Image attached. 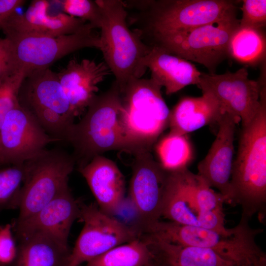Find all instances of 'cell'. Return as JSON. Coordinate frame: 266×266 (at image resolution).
I'll return each mask as SVG.
<instances>
[{
  "label": "cell",
  "mask_w": 266,
  "mask_h": 266,
  "mask_svg": "<svg viewBox=\"0 0 266 266\" xmlns=\"http://www.w3.org/2000/svg\"><path fill=\"white\" fill-rule=\"evenodd\" d=\"M238 1L137 0L123 1L127 17L143 41L158 35L187 31L237 16Z\"/></svg>",
  "instance_id": "1"
},
{
  "label": "cell",
  "mask_w": 266,
  "mask_h": 266,
  "mask_svg": "<svg viewBox=\"0 0 266 266\" xmlns=\"http://www.w3.org/2000/svg\"><path fill=\"white\" fill-rule=\"evenodd\" d=\"M260 106L247 125L242 127L236 157L233 160L229 203L239 205L249 219L260 220L266 209V88L260 95Z\"/></svg>",
  "instance_id": "2"
},
{
  "label": "cell",
  "mask_w": 266,
  "mask_h": 266,
  "mask_svg": "<svg viewBox=\"0 0 266 266\" xmlns=\"http://www.w3.org/2000/svg\"><path fill=\"white\" fill-rule=\"evenodd\" d=\"M120 91L115 81L96 95L82 119L71 127L66 140L78 168L104 152L120 150L133 154L122 125Z\"/></svg>",
  "instance_id": "3"
},
{
  "label": "cell",
  "mask_w": 266,
  "mask_h": 266,
  "mask_svg": "<svg viewBox=\"0 0 266 266\" xmlns=\"http://www.w3.org/2000/svg\"><path fill=\"white\" fill-rule=\"evenodd\" d=\"M249 219L241 214L237 225L226 233L159 220L146 235L175 244L210 249L237 266H247L266 256L255 240L263 230L252 228Z\"/></svg>",
  "instance_id": "4"
},
{
  "label": "cell",
  "mask_w": 266,
  "mask_h": 266,
  "mask_svg": "<svg viewBox=\"0 0 266 266\" xmlns=\"http://www.w3.org/2000/svg\"><path fill=\"white\" fill-rule=\"evenodd\" d=\"M102 19L100 34L104 62L120 89L130 80L142 78L147 68L143 60L150 50L139 35L129 28L123 1L97 0Z\"/></svg>",
  "instance_id": "5"
},
{
  "label": "cell",
  "mask_w": 266,
  "mask_h": 266,
  "mask_svg": "<svg viewBox=\"0 0 266 266\" xmlns=\"http://www.w3.org/2000/svg\"><path fill=\"white\" fill-rule=\"evenodd\" d=\"M152 78L132 79L120 89L121 120L133 153L151 151L168 126L170 110Z\"/></svg>",
  "instance_id": "6"
},
{
  "label": "cell",
  "mask_w": 266,
  "mask_h": 266,
  "mask_svg": "<svg viewBox=\"0 0 266 266\" xmlns=\"http://www.w3.org/2000/svg\"><path fill=\"white\" fill-rule=\"evenodd\" d=\"M75 165L71 154L58 148H46L25 162L19 213L14 225L34 215L68 186Z\"/></svg>",
  "instance_id": "7"
},
{
  "label": "cell",
  "mask_w": 266,
  "mask_h": 266,
  "mask_svg": "<svg viewBox=\"0 0 266 266\" xmlns=\"http://www.w3.org/2000/svg\"><path fill=\"white\" fill-rule=\"evenodd\" d=\"M19 100L48 134L61 142H66L75 117L57 73L46 68L26 75Z\"/></svg>",
  "instance_id": "8"
},
{
  "label": "cell",
  "mask_w": 266,
  "mask_h": 266,
  "mask_svg": "<svg viewBox=\"0 0 266 266\" xmlns=\"http://www.w3.org/2000/svg\"><path fill=\"white\" fill-rule=\"evenodd\" d=\"M239 25L236 16L185 31L153 36L144 42L200 64L209 73H215L217 66L228 57L229 43Z\"/></svg>",
  "instance_id": "9"
},
{
  "label": "cell",
  "mask_w": 266,
  "mask_h": 266,
  "mask_svg": "<svg viewBox=\"0 0 266 266\" xmlns=\"http://www.w3.org/2000/svg\"><path fill=\"white\" fill-rule=\"evenodd\" d=\"M89 25L70 34L57 36L24 35L7 38L10 41L16 68L25 76L35 70L49 68L54 62L85 48L100 49V35Z\"/></svg>",
  "instance_id": "10"
},
{
  "label": "cell",
  "mask_w": 266,
  "mask_h": 266,
  "mask_svg": "<svg viewBox=\"0 0 266 266\" xmlns=\"http://www.w3.org/2000/svg\"><path fill=\"white\" fill-rule=\"evenodd\" d=\"M84 226L66 266H79L110 249L140 237L133 229L100 210L97 204H80Z\"/></svg>",
  "instance_id": "11"
},
{
  "label": "cell",
  "mask_w": 266,
  "mask_h": 266,
  "mask_svg": "<svg viewBox=\"0 0 266 266\" xmlns=\"http://www.w3.org/2000/svg\"><path fill=\"white\" fill-rule=\"evenodd\" d=\"M133 154L129 197L136 212L141 235L160 220L170 172L162 168L151 154Z\"/></svg>",
  "instance_id": "12"
},
{
  "label": "cell",
  "mask_w": 266,
  "mask_h": 266,
  "mask_svg": "<svg viewBox=\"0 0 266 266\" xmlns=\"http://www.w3.org/2000/svg\"><path fill=\"white\" fill-rule=\"evenodd\" d=\"M197 86L223 110L239 117L242 127L251 122L260 108V83L249 79L244 67L221 74L201 72Z\"/></svg>",
  "instance_id": "13"
},
{
  "label": "cell",
  "mask_w": 266,
  "mask_h": 266,
  "mask_svg": "<svg viewBox=\"0 0 266 266\" xmlns=\"http://www.w3.org/2000/svg\"><path fill=\"white\" fill-rule=\"evenodd\" d=\"M56 142L61 141L20 105L6 115L0 127V166L22 165Z\"/></svg>",
  "instance_id": "14"
},
{
  "label": "cell",
  "mask_w": 266,
  "mask_h": 266,
  "mask_svg": "<svg viewBox=\"0 0 266 266\" xmlns=\"http://www.w3.org/2000/svg\"><path fill=\"white\" fill-rule=\"evenodd\" d=\"M51 6V1L33 0L25 13H15L6 23L2 30L5 37L70 34L91 25L62 11L52 12Z\"/></svg>",
  "instance_id": "15"
},
{
  "label": "cell",
  "mask_w": 266,
  "mask_h": 266,
  "mask_svg": "<svg viewBox=\"0 0 266 266\" xmlns=\"http://www.w3.org/2000/svg\"><path fill=\"white\" fill-rule=\"evenodd\" d=\"M240 121L239 117L223 111L217 124L216 137L208 153L198 165L197 174L210 187L218 189L227 203L231 193L235 127Z\"/></svg>",
  "instance_id": "16"
},
{
  "label": "cell",
  "mask_w": 266,
  "mask_h": 266,
  "mask_svg": "<svg viewBox=\"0 0 266 266\" xmlns=\"http://www.w3.org/2000/svg\"><path fill=\"white\" fill-rule=\"evenodd\" d=\"M79 214L80 204L67 186L34 215L14 225L16 238L40 233L68 246L70 230Z\"/></svg>",
  "instance_id": "17"
},
{
  "label": "cell",
  "mask_w": 266,
  "mask_h": 266,
  "mask_svg": "<svg viewBox=\"0 0 266 266\" xmlns=\"http://www.w3.org/2000/svg\"><path fill=\"white\" fill-rule=\"evenodd\" d=\"M111 74L104 61L88 59H72L57 73L75 118L86 110L99 90V85Z\"/></svg>",
  "instance_id": "18"
},
{
  "label": "cell",
  "mask_w": 266,
  "mask_h": 266,
  "mask_svg": "<svg viewBox=\"0 0 266 266\" xmlns=\"http://www.w3.org/2000/svg\"><path fill=\"white\" fill-rule=\"evenodd\" d=\"M78 170L86 180L100 210L113 216L125 199L124 177L116 164L98 155Z\"/></svg>",
  "instance_id": "19"
},
{
  "label": "cell",
  "mask_w": 266,
  "mask_h": 266,
  "mask_svg": "<svg viewBox=\"0 0 266 266\" xmlns=\"http://www.w3.org/2000/svg\"><path fill=\"white\" fill-rule=\"evenodd\" d=\"M195 175L188 168L170 172L162 216L180 225L210 229L209 221L194 198Z\"/></svg>",
  "instance_id": "20"
},
{
  "label": "cell",
  "mask_w": 266,
  "mask_h": 266,
  "mask_svg": "<svg viewBox=\"0 0 266 266\" xmlns=\"http://www.w3.org/2000/svg\"><path fill=\"white\" fill-rule=\"evenodd\" d=\"M143 60V65L151 71V77L167 95L176 93L187 86L198 85L201 72L190 61L156 46Z\"/></svg>",
  "instance_id": "21"
},
{
  "label": "cell",
  "mask_w": 266,
  "mask_h": 266,
  "mask_svg": "<svg viewBox=\"0 0 266 266\" xmlns=\"http://www.w3.org/2000/svg\"><path fill=\"white\" fill-rule=\"evenodd\" d=\"M224 110L208 94L181 98L170 110L169 132L181 135L218 122Z\"/></svg>",
  "instance_id": "22"
},
{
  "label": "cell",
  "mask_w": 266,
  "mask_h": 266,
  "mask_svg": "<svg viewBox=\"0 0 266 266\" xmlns=\"http://www.w3.org/2000/svg\"><path fill=\"white\" fill-rule=\"evenodd\" d=\"M159 266H237L205 248L175 244L143 236Z\"/></svg>",
  "instance_id": "23"
},
{
  "label": "cell",
  "mask_w": 266,
  "mask_h": 266,
  "mask_svg": "<svg viewBox=\"0 0 266 266\" xmlns=\"http://www.w3.org/2000/svg\"><path fill=\"white\" fill-rule=\"evenodd\" d=\"M17 240L16 257L10 266H66L69 247L52 237L35 233Z\"/></svg>",
  "instance_id": "24"
},
{
  "label": "cell",
  "mask_w": 266,
  "mask_h": 266,
  "mask_svg": "<svg viewBox=\"0 0 266 266\" xmlns=\"http://www.w3.org/2000/svg\"><path fill=\"white\" fill-rule=\"evenodd\" d=\"M228 55L248 66L266 63V37L264 29L238 26L230 38Z\"/></svg>",
  "instance_id": "25"
},
{
  "label": "cell",
  "mask_w": 266,
  "mask_h": 266,
  "mask_svg": "<svg viewBox=\"0 0 266 266\" xmlns=\"http://www.w3.org/2000/svg\"><path fill=\"white\" fill-rule=\"evenodd\" d=\"M154 260L149 245L139 237L110 249L86 263V266H145Z\"/></svg>",
  "instance_id": "26"
},
{
  "label": "cell",
  "mask_w": 266,
  "mask_h": 266,
  "mask_svg": "<svg viewBox=\"0 0 266 266\" xmlns=\"http://www.w3.org/2000/svg\"><path fill=\"white\" fill-rule=\"evenodd\" d=\"M155 151L158 163L168 172L187 169L194 158L193 146L187 134L169 132L156 143Z\"/></svg>",
  "instance_id": "27"
},
{
  "label": "cell",
  "mask_w": 266,
  "mask_h": 266,
  "mask_svg": "<svg viewBox=\"0 0 266 266\" xmlns=\"http://www.w3.org/2000/svg\"><path fill=\"white\" fill-rule=\"evenodd\" d=\"M24 175V164L0 166V213L5 210L18 209Z\"/></svg>",
  "instance_id": "28"
},
{
  "label": "cell",
  "mask_w": 266,
  "mask_h": 266,
  "mask_svg": "<svg viewBox=\"0 0 266 266\" xmlns=\"http://www.w3.org/2000/svg\"><path fill=\"white\" fill-rule=\"evenodd\" d=\"M52 1L62 12L90 23L94 29L100 28L102 15L100 7L96 0H56Z\"/></svg>",
  "instance_id": "29"
},
{
  "label": "cell",
  "mask_w": 266,
  "mask_h": 266,
  "mask_svg": "<svg viewBox=\"0 0 266 266\" xmlns=\"http://www.w3.org/2000/svg\"><path fill=\"white\" fill-rule=\"evenodd\" d=\"M25 77L19 70L0 82V127L6 115L20 105L19 94Z\"/></svg>",
  "instance_id": "30"
},
{
  "label": "cell",
  "mask_w": 266,
  "mask_h": 266,
  "mask_svg": "<svg viewBox=\"0 0 266 266\" xmlns=\"http://www.w3.org/2000/svg\"><path fill=\"white\" fill-rule=\"evenodd\" d=\"M239 26L264 29L266 26V0H243Z\"/></svg>",
  "instance_id": "31"
},
{
  "label": "cell",
  "mask_w": 266,
  "mask_h": 266,
  "mask_svg": "<svg viewBox=\"0 0 266 266\" xmlns=\"http://www.w3.org/2000/svg\"><path fill=\"white\" fill-rule=\"evenodd\" d=\"M11 224L0 228V266H10L17 253V246L12 234Z\"/></svg>",
  "instance_id": "32"
},
{
  "label": "cell",
  "mask_w": 266,
  "mask_h": 266,
  "mask_svg": "<svg viewBox=\"0 0 266 266\" xmlns=\"http://www.w3.org/2000/svg\"><path fill=\"white\" fill-rule=\"evenodd\" d=\"M17 71L10 41L0 38V82Z\"/></svg>",
  "instance_id": "33"
},
{
  "label": "cell",
  "mask_w": 266,
  "mask_h": 266,
  "mask_svg": "<svg viewBox=\"0 0 266 266\" xmlns=\"http://www.w3.org/2000/svg\"><path fill=\"white\" fill-rule=\"evenodd\" d=\"M25 2L24 0H0V31L16 13V10Z\"/></svg>",
  "instance_id": "34"
},
{
  "label": "cell",
  "mask_w": 266,
  "mask_h": 266,
  "mask_svg": "<svg viewBox=\"0 0 266 266\" xmlns=\"http://www.w3.org/2000/svg\"><path fill=\"white\" fill-rule=\"evenodd\" d=\"M247 266H266V259H263L254 264Z\"/></svg>",
  "instance_id": "35"
},
{
  "label": "cell",
  "mask_w": 266,
  "mask_h": 266,
  "mask_svg": "<svg viewBox=\"0 0 266 266\" xmlns=\"http://www.w3.org/2000/svg\"><path fill=\"white\" fill-rule=\"evenodd\" d=\"M145 266H159V265H158L157 263L154 259V260L153 261L147 264Z\"/></svg>",
  "instance_id": "36"
},
{
  "label": "cell",
  "mask_w": 266,
  "mask_h": 266,
  "mask_svg": "<svg viewBox=\"0 0 266 266\" xmlns=\"http://www.w3.org/2000/svg\"></svg>",
  "instance_id": "37"
}]
</instances>
